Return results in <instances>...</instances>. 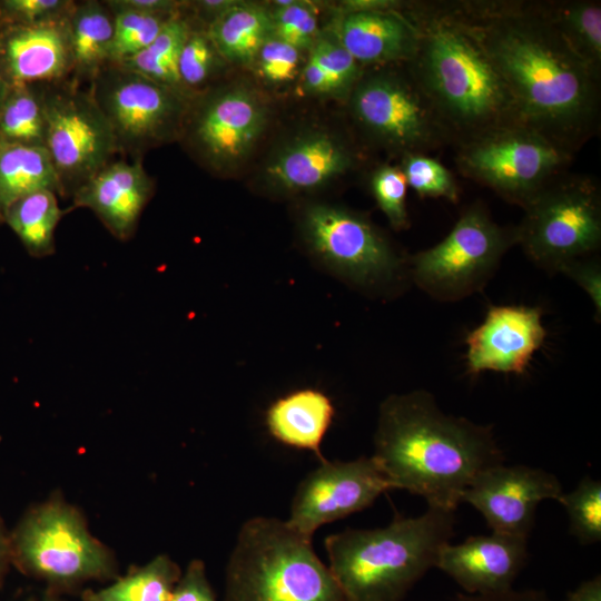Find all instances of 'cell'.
Here are the masks:
<instances>
[{"instance_id": "obj_47", "label": "cell", "mask_w": 601, "mask_h": 601, "mask_svg": "<svg viewBox=\"0 0 601 601\" xmlns=\"http://www.w3.org/2000/svg\"><path fill=\"white\" fill-rule=\"evenodd\" d=\"M11 566L12 562L10 531L6 526L4 521L0 514V589L3 585Z\"/></svg>"}, {"instance_id": "obj_30", "label": "cell", "mask_w": 601, "mask_h": 601, "mask_svg": "<svg viewBox=\"0 0 601 601\" xmlns=\"http://www.w3.org/2000/svg\"><path fill=\"white\" fill-rule=\"evenodd\" d=\"M45 85L10 87L0 107V142L45 147Z\"/></svg>"}, {"instance_id": "obj_49", "label": "cell", "mask_w": 601, "mask_h": 601, "mask_svg": "<svg viewBox=\"0 0 601 601\" xmlns=\"http://www.w3.org/2000/svg\"><path fill=\"white\" fill-rule=\"evenodd\" d=\"M41 601H62V600L60 599L59 594L46 590L41 598Z\"/></svg>"}, {"instance_id": "obj_1", "label": "cell", "mask_w": 601, "mask_h": 601, "mask_svg": "<svg viewBox=\"0 0 601 601\" xmlns=\"http://www.w3.org/2000/svg\"><path fill=\"white\" fill-rule=\"evenodd\" d=\"M503 79L519 120L577 151L597 134L600 75L565 42L543 1H455Z\"/></svg>"}, {"instance_id": "obj_48", "label": "cell", "mask_w": 601, "mask_h": 601, "mask_svg": "<svg viewBox=\"0 0 601 601\" xmlns=\"http://www.w3.org/2000/svg\"><path fill=\"white\" fill-rule=\"evenodd\" d=\"M9 88L10 87L8 86V83L3 80V78L0 75V107H1L7 93L9 91Z\"/></svg>"}, {"instance_id": "obj_19", "label": "cell", "mask_w": 601, "mask_h": 601, "mask_svg": "<svg viewBox=\"0 0 601 601\" xmlns=\"http://www.w3.org/2000/svg\"><path fill=\"white\" fill-rule=\"evenodd\" d=\"M68 19L0 27V75L9 87L53 85L71 79Z\"/></svg>"}, {"instance_id": "obj_21", "label": "cell", "mask_w": 601, "mask_h": 601, "mask_svg": "<svg viewBox=\"0 0 601 601\" xmlns=\"http://www.w3.org/2000/svg\"><path fill=\"white\" fill-rule=\"evenodd\" d=\"M154 193L142 158L114 159L75 191L69 209H90L115 238L126 242L136 234Z\"/></svg>"}, {"instance_id": "obj_28", "label": "cell", "mask_w": 601, "mask_h": 601, "mask_svg": "<svg viewBox=\"0 0 601 601\" xmlns=\"http://www.w3.org/2000/svg\"><path fill=\"white\" fill-rule=\"evenodd\" d=\"M57 194L42 190L24 196L4 211V223L18 236L30 256L42 258L55 253V230L66 214Z\"/></svg>"}, {"instance_id": "obj_24", "label": "cell", "mask_w": 601, "mask_h": 601, "mask_svg": "<svg viewBox=\"0 0 601 601\" xmlns=\"http://www.w3.org/2000/svg\"><path fill=\"white\" fill-rule=\"evenodd\" d=\"M71 81L82 86L93 80L109 62L114 38V13L105 1L76 2L68 19Z\"/></svg>"}, {"instance_id": "obj_25", "label": "cell", "mask_w": 601, "mask_h": 601, "mask_svg": "<svg viewBox=\"0 0 601 601\" xmlns=\"http://www.w3.org/2000/svg\"><path fill=\"white\" fill-rule=\"evenodd\" d=\"M206 32L225 62L252 66L260 47L273 35L270 11L256 3L237 1Z\"/></svg>"}, {"instance_id": "obj_6", "label": "cell", "mask_w": 601, "mask_h": 601, "mask_svg": "<svg viewBox=\"0 0 601 601\" xmlns=\"http://www.w3.org/2000/svg\"><path fill=\"white\" fill-rule=\"evenodd\" d=\"M10 539L12 566L57 594L118 577L115 553L91 534L82 512L58 492L31 505Z\"/></svg>"}, {"instance_id": "obj_37", "label": "cell", "mask_w": 601, "mask_h": 601, "mask_svg": "<svg viewBox=\"0 0 601 601\" xmlns=\"http://www.w3.org/2000/svg\"><path fill=\"white\" fill-rule=\"evenodd\" d=\"M401 170L407 186L421 197L445 198L452 203L459 199V187L452 173L439 160L422 152L402 156Z\"/></svg>"}, {"instance_id": "obj_35", "label": "cell", "mask_w": 601, "mask_h": 601, "mask_svg": "<svg viewBox=\"0 0 601 601\" xmlns=\"http://www.w3.org/2000/svg\"><path fill=\"white\" fill-rule=\"evenodd\" d=\"M308 57L328 76L335 87L338 99H348L364 68L329 30L326 32L321 31L318 38L308 50Z\"/></svg>"}, {"instance_id": "obj_50", "label": "cell", "mask_w": 601, "mask_h": 601, "mask_svg": "<svg viewBox=\"0 0 601 601\" xmlns=\"http://www.w3.org/2000/svg\"><path fill=\"white\" fill-rule=\"evenodd\" d=\"M4 223V218H3V213H2V209L0 207V226Z\"/></svg>"}, {"instance_id": "obj_22", "label": "cell", "mask_w": 601, "mask_h": 601, "mask_svg": "<svg viewBox=\"0 0 601 601\" xmlns=\"http://www.w3.org/2000/svg\"><path fill=\"white\" fill-rule=\"evenodd\" d=\"M338 10L329 31L364 68L411 61L418 33L403 9Z\"/></svg>"}, {"instance_id": "obj_45", "label": "cell", "mask_w": 601, "mask_h": 601, "mask_svg": "<svg viewBox=\"0 0 601 601\" xmlns=\"http://www.w3.org/2000/svg\"><path fill=\"white\" fill-rule=\"evenodd\" d=\"M457 601H554L543 591L526 590L515 591L513 589L493 594H469L459 593Z\"/></svg>"}, {"instance_id": "obj_11", "label": "cell", "mask_w": 601, "mask_h": 601, "mask_svg": "<svg viewBox=\"0 0 601 601\" xmlns=\"http://www.w3.org/2000/svg\"><path fill=\"white\" fill-rule=\"evenodd\" d=\"M88 89L106 117L118 154L142 158L179 138L189 98L120 65H106Z\"/></svg>"}, {"instance_id": "obj_40", "label": "cell", "mask_w": 601, "mask_h": 601, "mask_svg": "<svg viewBox=\"0 0 601 601\" xmlns=\"http://www.w3.org/2000/svg\"><path fill=\"white\" fill-rule=\"evenodd\" d=\"M72 0H0V27L33 26L69 17Z\"/></svg>"}, {"instance_id": "obj_42", "label": "cell", "mask_w": 601, "mask_h": 601, "mask_svg": "<svg viewBox=\"0 0 601 601\" xmlns=\"http://www.w3.org/2000/svg\"><path fill=\"white\" fill-rule=\"evenodd\" d=\"M574 280L591 298L595 318L601 317V265L597 255L568 263L560 270Z\"/></svg>"}, {"instance_id": "obj_33", "label": "cell", "mask_w": 601, "mask_h": 601, "mask_svg": "<svg viewBox=\"0 0 601 601\" xmlns=\"http://www.w3.org/2000/svg\"><path fill=\"white\" fill-rule=\"evenodd\" d=\"M190 21L191 29L178 60L180 87L189 99L210 88L225 63L206 29Z\"/></svg>"}, {"instance_id": "obj_13", "label": "cell", "mask_w": 601, "mask_h": 601, "mask_svg": "<svg viewBox=\"0 0 601 601\" xmlns=\"http://www.w3.org/2000/svg\"><path fill=\"white\" fill-rule=\"evenodd\" d=\"M46 149L61 197L75 191L118 154L114 132L88 88L71 80L45 85Z\"/></svg>"}, {"instance_id": "obj_38", "label": "cell", "mask_w": 601, "mask_h": 601, "mask_svg": "<svg viewBox=\"0 0 601 601\" xmlns=\"http://www.w3.org/2000/svg\"><path fill=\"white\" fill-rule=\"evenodd\" d=\"M372 194L395 230L406 229L410 225L406 210L407 183L400 166L382 165L371 175Z\"/></svg>"}, {"instance_id": "obj_18", "label": "cell", "mask_w": 601, "mask_h": 601, "mask_svg": "<svg viewBox=\"0 0 601 601\" xmlns=\"http://www.w3.org/2000/svg\"><path fill=\"white\" fill-rule=\"evenodd\" d=\"M355 159L344 138L326 129L312 128L275 150L265 164L263 179L274 193L309 191L345 175Z\"/></svg>"}, {"instance_id": "obj_46", "label": "cell", "mask_w": 601, "mask_h": 601, "mask_svg": "<svg viewBox=\"0 0 601 601\" xmlns=\"http://www.w3.org/2000/svg\"><path fill=\"white\" fill-rule=\"evenodd\" d=\"M564 601H601V578L597 575L580 583Z\"/></svg>"}, {"instance_id": "obj_39", "label": "cell", "mask_w": 601, "mask_h": 601, "mask_svg": "<svg viewBox=\"0 0 601 601\" xmlns=\"http://www.w3.org/2000/svg\"><path fill=\"white\" fill-rule=\"evenodd\" d=\"M302 51L273 35L258 50L250 67L265 83L284 86L300 73Z\"/></svg>"}, {"instance_id": "obj_2", "label": "cell", "mask_w": 601, "mask_h": 601, "mask_svg": "<svg viewBox=\"0 0 601 601\" xmlns=\"http://www.w3.org/2000/svg\"><path fill=\"white\" fill-rule=\"evenodd\" d=\"M372 456L392 489L453 512L472 480L504 461L491 426L445 414L422 390L382 403Z\"/></svg>"}, {"instance_id": "obj_9", "label": "cell", "mask_w": 601, "mask_h": 601, "mask_svg": "<svg viewBox=\"0 0 601 601\" xmlns=\"http://www.w3.org/2000/svg\"><path fill=\"white\" fill-rule=\"evenodd\" d=\"M513 245L515 227L500 226L475 203L462 211L443 240L408 259L410 276L437 300H460L485 286Z\"/></svg>"}, {"instance_id": "obj_23", "label": "cell", "mask_w": 601, "mask_h": 601, "mask_svg": "<svg viewBox=\"0 0 601 601\" xmlns=\"http://www.w3.org/2000/svg\"><path fill=\"white\" fill-rule=\"evenodd\" d=\"M335 414L328 396L317 390H299L275 401L266 412V425L277 441L312 451L324 460L321 444Z\"/></svg>"}, {"instance_id": "obj_5", "label": "cell", "mask_w": 601, "mask_h": 601, "mask_svg": "<svg viewBox=\"0 0 601 601\" xmlns=\"http://www.w3.org/2000/svg\"><path fill=\"white\" fill-rule=\"evenodd\" d=\"M223 601H348L312 539L286 520L254 516L237 534Z\"/></svg>"}, {"instance_id": "obj_8", "label": "cell", "mask_w": 601, "mask_h": 601, "mask_svg": "<svg viewBox=\"0 0 601 601\" xmlns=\"http://www.w3.org/2000/svg\"><path fill=\"white\" fill-rule=\"evenodd\" d=\"M573 156L538 130L515 124L456 146L455 162L461 175L523 208L568 173Z\"/></svg>"}, {"instance_id": "obj_7", "label": "cell", "mask_w": 601, "mask_h": 601, "mask_svg": "<svg viewBox=\"0 0 601 601\" xmlns=\"http://www.w3.org/2000/svg\"><path fill=\"white\" fill-rule=\"evenodd\" d=\"M515 227L516 245L538 266L559 272L601 246V193L595 179L568 173L555 178L526 206Z\"/></svg>"}, {"instance_id": "obj_36", "label": "cell", "mask_w": 601, "mask_h": 601, "mask_svg": "<svg viewBox=\"0 0 601 601\" xmlns=\"http://www.w3.org/2000/svg\"><path fill=\"white\" fill-rule=\"evenodd\" d=\"M270 11L273 36L288 45L309 50L321 31L314 4L295 0L274 1Z\"/></svg>"}, {"instance_id": "obj_34", "label": "cell", "mask_w": 601, "mask_h": 601, "mask_svg": "<svg viewBox=\"0 0 601 601\" xmlns=\"http://www.w3.org/2000/svg\"><path fill=\"white\" fill-rule=\"evenodd\" d=\"M558 501L569 516L570 532L583 544L601 540V482L583 477L570 493H562Z\"/></svg>"}, {"instance_id": "obj_14", "label": "cell", "mask_w": 601, "mask_h": 601, "mask_svg": "<svg viewBox=\"0 0 601 601\" xmlns=\"http://www.w3.org/2000/svg\"><path fill=\"white\" fill-rule=\"evenodd\" d=\"M302 230L309 249L354 284L377 286L402 273L404 259L362 214L334 205H311L303 215Z\"/></svg>"}, {"instance_id": "obj_4", "label": "cell", "mask_w": 601, "mask_h": 601, "mask_svg": "<svg viewBox=\"0 0 601 601\" xmlns=\"http://www.w3.org/2000/svg\"><path fill=\"white\" fill-rule=\"evenodd\" d=\"M454 526L453 511L428 508L384 528H347L324 541L328 568L348 601H401L436 565Z\"/></svg>"}, {"instance_id": "obj_43", "label": "cell", "mask_w": 601, "mask_h": 601, "mask_svg": "<svg viewBox=\"0 0 601 601\" xmlns=\"http://www.w3.org/2000/svg\"><path fill=\"white\" fill-rule=\"evenodd\" d=\"M302 88L308 95L338 98L335 87L324 70L307 57L300 70Z\"/></svg>"}, {"instance_id": "obj_41", "label": "cell", "mask_w": 601, "mask_h": 601, "mask_svg": "<svg viewBox=\"0 0 601 601\" xmlns=\"http://www.w3.org/2000/svg\"><path fill=\"white\" fill-rule=\"evenodd\" d=\"M170 601H217L203 560H191L181 573Z\"/></svg>"}, {"instance_id": "obj_31", "label": "cell", "mask_w": 601, "mask_h": 601, "mask_svg": "<svg viewBox=\"0 0 601 601\" xmlns=\"http://www.w3.org/2000/svg\"><path fill=\"white\" fill-rule=\"evenodd\" d=\"M190 29L191 21L186 11L174 16L148 47L120 66L187 97L179 82L178 60Z\"/></svg>"}, {"instance_id": "obj_12", "label": "cell", "mask_w": 601, "mask_h": 601, "mask_svg": "<svg viewBox=\"0 0 601 601\" xmlns=\"http://www.w3.org/2000/svg\"><path fill=\"white\" fill-rule=\"evenodd\" d=\"M268 116L264 97L253 87L211 86L189 100L178 140L208 170L229 174L250 156Z\"/></svg>"}, {"instance_id": "obj_15", "label": "cell", "mask_w": 601, "mask_h": 601, "mask_svg": "<svg viewBox=\"0 0 601 601\" xmlns=\"http://www.w3.org/2000/svg\"><path fill=\"white\" fill-rule=\"evenodd\" d=\"M392 490L373 456L352 461H321L298 484L286 522L312 539L326 523L362 511Z\"/></svg>"}, {"instance_id": "obj_17", "label": "cell", "mask_w": 601, "mask_h": 601, "mask_svg": "<svg viewBox=\"0 0 601 601\" xmlns=\"http://www.w3.org/2000/svg\"><path fill=\"white\" fill-rule=\"evenodd\" d=\"M545 336L539 307L493 306L466 337L467 370L522 374Z\"/></svg>"}, {"instance_id": "obj_27", "label": "cell", "mask_w": 601, "mask_h": 601, "mask_svg": "<svg viewBox=\"0 0 601 601\" xmlns=\"http://www.w3.org/2000/svg\"><path fill=\"white\" fill-rule=\"evenodd\" d=\"M180 566L165 553L117 577L100 590H85L82 601H170L181 575Z\"/></svg>"}, {"instance_id": "obj_16", "label": "cell", "mask_w": 601, "mask_h": 601, "mask_svg": "<svg viewBox=\"0 0 601 601\" xmlns=\"http://www.w3.org/2000/svg\"><path fill=\"white\" fill-rule=\"evenodd\" d=\"M562 493L552 473L501 463L481 471L463 492L461 502L474 506L492 532L528 539L539 503L558 501Z\"/></svg>"}, {"instance_id": "obj_32", "label": "cell", "mask_w": 601, "mask_h": 601, "mask_svg": "<svg viewBox=\"0 0 601 601\" xmlns=\"http://www.w3.org/2000/svg\"><path fill=\"white\" fill-rule=\"evenodd\" d=\"M114 13V38L108 65H121L148 47L176 14H156L120 8L105 1Z\"/></svg>"}, {"instance_id": "obj_44", "label": "cell", "mask_w": 601, "mask_h": 601, "mask_svg": "<svg viewBox=\"0 0 601 601\" xmlns=\"http://www.w3.org/2000/svg\"><path fill=\"white\" fill-rule=\"evenodd\" d=\"M114 4L156 14H178L185 12L187 9L188 1H176V0H110Z\"/></svg>"}, {"instance_id": "obj_10", "label": "cell", "mask_w": 601, "mask_h": 601, "mask_svg": "<svg viewBox=\"0 0 601 601\" xmlns=\"http://www.w3.org/2000/svg\"><path fill=\"white\" fill-rule=\"evenodd\" d=\"M347 100L362 131L391 152L426 154L449 144L406 63L364 70Z\"/></svg>"}, {"instance_id": "obj_29", "label": "cell", "mask_w": 601, "mask_h": 601, "mask_svg": "<svg viewBox=\"0 0 601 601\" xmlns=\"http://www.w3.org/2000/svg\"><path fill=\"white\" fill-rule=\"evenodd\" d=\"M543 7L570 48L594 72L601 75L600 1H543Z\"/></svg>"}, {"instance_id": "obj_20", "label": "cell", "mask_w": 601, "mask_h": 601, "mask_svg": "<svg viewBox=\"0 0 601 601\" xmlns=\"http://www.w3.org/2000/svg\"><path fill=\"white\" fill-rule=\"evenodd\" d=\"M526 558V538L492 532L444 544L435 566L469 594H493L512 589Z\"/></svg>"}, {"instance_id": "obj_26", "label": "cell", "mask_w": 601, "mask_h": 601, "mask_svg": "<svg viewBox=\"0 0 601 601\" xmlns=\"http://www.w3.org/2000/svg\"><path fill=\"white\" fill-rule=\"evenodd\" d=\"M49 190L59 196L58 177L45 147L0 142V207L2 213L18 199Z\"/></svg>"}, {"instance_id": "obj_3", "label": "cell", "mask_w": 601, "mask_h": 601, "mask_svg": "<svg viewBox=\"0 0 601 601\" xmlns=\"http://www.w3.org/2000/svg\"><path fill=\"white\" fill-rule=\"evenodd\" d=\"M418 38L406 63L449 144L521 124L514 101L455 1L404 2Z\"/></svg>"}]
</instances>
